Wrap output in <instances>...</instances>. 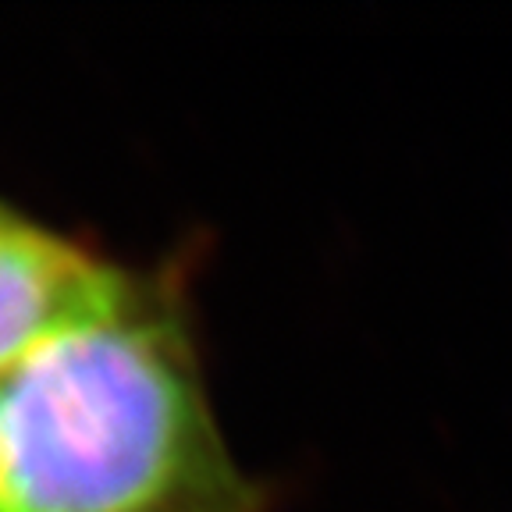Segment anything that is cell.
<instances>
[{
    "mask_svg": "<svg viewBox=\"0 0 512 512\" xmlns=\"http://www.w3.org/2000/svg\"><path fill=\"white\" fill-rule=\"evenodd\" d=\"M0 512H271L217 427L175 264L0 377Z\"/></svg>",
    "mask_w": 512,
    "mask_h": 512,
    "instance_id": "cell-1",
    "label": "cell"
},
{
    "mask_svg": "<svg viewBox=\"0 0 512 512\" xmlns=\"http://www.w3.org/2000/svg\"><path fill=\"white\" fill-rule=\"evenodd\" d=\"M132 274L0 203V377L118 303Z\"/></svg>",
    "mask_w": 512,
    "mask_h": 512,
    "instance_id": "cell-2",
    "label": "cell"
}]
</instances>
